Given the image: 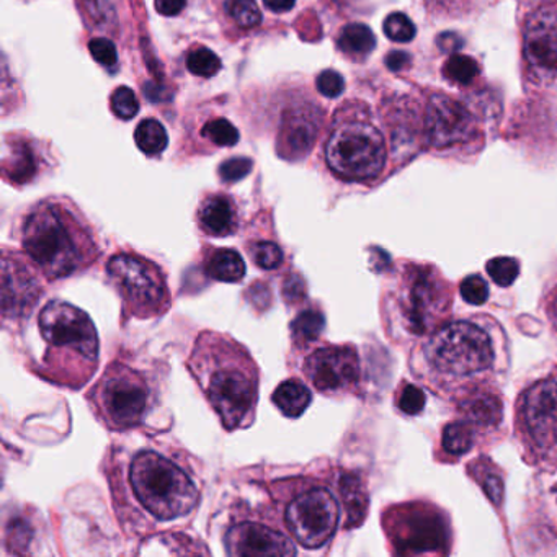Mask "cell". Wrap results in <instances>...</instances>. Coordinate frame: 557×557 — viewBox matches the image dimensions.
Returning <instances> with one entry per match:
<instances>
[{
    "instance_id": "46",
    "label": "cell",
    "mask_w": 557,
    "mask_h": 557,
    "mask_svg": "<svg viewBox=\"0 0 557 557\" xmlns=\"http://www.w3.org/2000/svg\"><path fill=\"white\" fill-rule=\"evenodd\" d=\"M438 44L443 50L449 51V53H453V51L458 50V48L461 47V40H459L455 34L442 35V37H440Z\"/></svg>"
},
{
    "instance_id": "10",
    "label": "cell",
    "mask_w": 557,
    "mask_h": 557,
    "mask_svg": "<svg viewBox=\"0 0 557 557\" xmlns=\"http://www.w3.org/2000/svg\"><path fill=\"white\" fill-rule=\"evenodd\" d=\"M125 308L135 318L149 319L164 314L171 305V293L164 273L156 263L135 253H119L107 265Z\"/></svg>"
},
{
    "instance_id": "38",
    "label": "cell",
    "mask_w": 557,
    "mask_h": 557,
    "mask_svg": "<svg viewBox=\"0 0 557 557\" xmlns=\"http://www.w3.org/2000/svg\"><path fill=\"white\" fill-rule=\"evenodd\" d=\"M253 262L263 270H275L282 265L283 252L275 243H259L252 249Z\"/></svg>"
},
{
    "instance_id": "25",
    "label": "cell",
    "mask_w": 557,
    "mask_h": 557,
    "mask_svg": "<svg viewBox=\"0 0 557 557\" xmlns=\"http://www.w3.org/2000/svg\"><path fill=\"white\" fill-rule=\"evenodd\" d=\"M475 436H478V433L469 423H466L462 419L455 420L443 429L442 451L448 455L449 458H459V456L471 451L475 443Z\"/></svg>"
},
{
    "instance_id": "28",
    "label": "cell",
    "mask_w": 557,
    "mask_h": 557,
    "mask_svg": "<svg viewBox=\"0 0 557 557\" xmlns=\"http://www.w3.org/2000/svg\"><path fill=\"white\" fill-rule=\"evenodd\" d=\"M315 132H318V128H315L311 119H299V116L295 119V116H292L286 122V133H288L286 143H288L293 152H306L315 139Z\"/></svg>"
},
{
    "instance_id": "29",
    "label": "cell",
    "mask_w": 557,
    "mask_h": 557,
    "mask_svg": "<svg viewBox=\"0 0 557 557\" xmlns=\"http://www.w3.org/2000/svg\"><path fill=\"white\" fill-rule=\"evenodd\" d=\"M226 12L231 21L244 30H250L262 24V12L256 0H226Z\"/></svg>"
},
{
    "instance_id": "37",
    "label": "cell",
    "mask_w": 557,
    "mask_h": 557,
    "mask_svg": "<svg viewBox=\"0 0 557 557\" xmlns=\"http://www.w3.org/2000/svg\"><path fill=\"white\" fill-rule=\"evenodd\" d=\"M462 299L472 306H482L488 299V286L479 275L466 276L459 286Z\"/></svg>"
},
{
    "instance_id": "9",
    "label": "cell",
    "mask_w": 557,
    "mask_h": 557,
    "mask_svg": "<svg viewBox=\"0 0 557 557\" xmlns=\"http://www.w3.org/2000/svg\"><path fill=\"white\" fill-rule=\"evenodd\" d=\"M384 533L394 554L423 556L449 553L451 527L440 508L423 502L396 505L384 513Z\"/></svg>"
},
{
    "instance_id": "47",
    "label": "cell",
    "mask_w": 557,
    "mask_h": 557,
    "mask_svg": "<svg viewBox=\"0 0 557 557\" xmlns=\"http://www.w3.org/2000/svg\"><path fill=\"white\" fill-rule=\"evenodd\" d=\"M553 511H550V527L554 533L557 534V487L553 488Z\"/></svg>"
},
{
    "instance_id": "2",
    "label": "cell",
    "mask_w": 557,
    "mask_h": 557,
    "mask_svg": "<svg viewBox=\"0 0 557 557\" xmlns=\"http://www.w3.org/2000/svg\"><path fill=\"white\" fill-rule=\"evenodd\" d=\"M188 364L227 430L252 423L259 399V370L244 347L223 335L205 332Z\"/></svg>"
},
{
    "instance_id": "41",
    "label": "cell",
    "mask_w": 557,
    "mask_h": 557,
    "mask_svg": "<svg viewBox=\"0 0 557 557\" xmlns=\"http://www.w3.org/2000/svg\"><path fill=\"white\" fill-rule=\"evenodd\" d=\"M315 86H318V90L322 96L327 97V99H335V97L344 92L345 81L337 71L327 70L319 74Z\"/></svg>"
},
{
    "instance_id": "17",
    "label": "cell",
    "mask_w": 557,
    "mask_h": 557,
    "mask_svg": "<svg viewBox=\"0 0 557 557\" xmlns=\"http://www.w3.org/2000/svg\"><path fill=\"white\" fill-rule=\"evenodd\" d=\"M41 295L34 273L21 260L5 256L2 263V309L5 318H24Z\"/></svg>"
},
{
    "instance_id": "42",
    "label": "cell",
    "mask_w": 557,
    "mask_h": 557,
    "mask_svg": "<svg viewBox=\"0 0 557 557\" xmlns=\"http://www.w3.org/2000/svg\"><path fill=\"white\" fill-rule=\"evenodd\" d=\"M14 158L17 161H12V181L14 182H25L30 181L32 175L35 174V161L34 156L30 154V151H21L15 152Z\"/></svg>"
},
{
    "instance_id": "3",
    "label": "cell",
    "mask_w": 557,
    "mask_h": 557,
    "mask_svg": "<svg viewBox=\"0 0 557 557\" xmlns=\"http://www.w3.org/2000/svg\"><path fill=\"white\" fill-rule=\"evenodd\" d=\"M22 244L28 257L51 280L73 275L92 262L97 253L89 227L76 211L58 201L41 203L28 214Z\"/></svg>"
},
{
    "instance_id": "13",
    "label": "cell",
    "mask_w": 557,
    "mask_h": 557,
    "mask_svg": "<svg viewBox=\"0 0 557 557\" xmlns=\"http://www.w3.org/2000/svg\"><path fill=\"white\" fill-rule=\"evenodd\" d=\"M523 57L533 79L540 83L557 79V0H547L528 15Z\"/></svg>"
},
{
    "instance_id": "23",
    "label": "cell",
    "mask_w": 557,
    "mask_h": 557,
    "mask_svg": "<svg viewBox=\"0 0 557 557\" xmlns=\"http://www.w3.org/2000/svg\"><path fill=\"white\" fill-rule=\"evenodd\" d=\"M311 391L298 380L283 381V383L276 387L275 393H273V403H275V406L278 407L286 417H292V419L302 416L306 409L311 406Z\"/></svg>"
},
{
    "instance_id": "48",
    "label": "cell",
    "mask_w": 557,
    "mask_h": 557,
    "mask_svg": "<svg viewBox=\"0 0 557 557\" xmlns=\"http://www.w3.org/2000/svg\"><path fill=\"white\" fill-rule=\"evenodd\" d=\"M554 309H557V305H554Z\"/></svg>"
},
{
    "instance_id": "40",
    "label": "cell",
    "mask_w": 557,
    "mask_h": 557,
    "mask_svg": "<svg viewBox=\"0 0 557 557\" xmlns=\"http://www.w3.org/2000/svg\"><path fill=\"white\" fill-rule=\"evenodd\" d=\"M252 161L249 158H233L223 162L220 168V177L224 182H239L252 171Z\"/></svg>"
},
{
    "instance_id": "19",
    "label": "cell",
    "mask_w": 557,
    "mask_h": 557,
    "mask_svg": "<svg viewBox=\"0 0 557 557\" xmlns=\"http://www.w3.org/2000/svg\"><path fill=\"white\" fill-rule=\"evenodd\" d=\"M201 230L214 237L231 236L237 230V213L226 195H211L198 211Z\"/></svg>"
},
{
    "instance_id": "26",
    "label": "cell",
    "mask_w": 557,
    "mask_h": 557,
    "mask_svg": "<svg viewBox=\"0 0 557 557\" xmlns=\"http://www.w3.org/2000/svg\"><path fill=\"white\" fill-rule=\"evenodd\" d=\"M135 141L139 151L148 156L161 154L169 145L168 132L161 122L154 119L139 123L135 132Z\"/></svg>"
},
{
    "instance_id": "24",
    "label": "cell",
    "mask_w": 557,
    "mask_h": 557,
    "mask_svg": "<svg viewBox=\"0 0 557 557\" xmlns=\"http://www.w3.org/2000/svg\"><path fill=\"white\" fill-rule=\"evenodd\" d=\"M468 471L474 478V481L481 485L488 500L494 502L495 507H500L505 488L500 469L494 462L488 461L487 458H479L469 465Z\"/></svg>"
},
{
    "instance_id": "34",
    "label": "cell",
    "mask_w": 557,
    "mask_h": 557,
    "mask_svg": "<svg viewBox=\"0 0 557 557\" xmlns=\"http://www.w3.org/2000/svg\"><path fill=\"white\" fill-rule=\"evenodd\" d=\"M384 34L396 44H409L416 37V25L403 12H393L384 21Z\"/></svg>"
},
{
    "instance_id": "32",
    "label": "cell",
    "mask_w": 557,
    "mask_h": 557,
    "mask_svg": "<svg viewBox=\"0 0 557 557\" xmlns=\"http://www.w3.org/2000/svg\"><path fill=\"white\" fill-rule=\"evenodd\" d=\"M485 270L495 285L507 288V286L513 285L515 280L520 275V263L511 257H495V259L488 260Z\"/></svg>"
},
{
    "instance_id": "4",
    "label": "cell",
    "mask_w": 557,
    "mask_h": 557,
    "mask_svg": "<svg viewBox=\"0 0 557 557\" xmlns=\"http://www.w3.org/2000/svg\"><path fill=\"white\" fill-rule=\"evenodd\" d=\"M383 133L360 110H344L335 116L325 143L329 169L345 182L376 181L386 168Z\"/></svg>"
},
{
    "instance_id": "14",
    "label": "cell",
    "mask_w": 557,
    "mask_h": 557,
    "mask_svg": "<svg viewBox=\"0 0 557 557\" xmlns=\"http://www.w3.org/2000/svg\"><path fill=\"white\" fill-rule=\"evenodd\" d=\"M305 373L321 393H344L360 383V358L354 347H322L309 355Z\"/></svg>"
},
{
    "instance_id": "43",
    "label": "cell",
    "mask_w": 557,
    "mask_h": 557,
    "mask_svg": "<svg viewBox=\"0 0 557 557\" xmlns=\"http://www.w3.org/2000/svg\"><path fill=\"white\" fill-rule=\"evenodd\" d=\"M187 4V0H154V8L164 17H175L181 14Z\"/></svg>"
},
{
    "instance_id": "5",
    "label": "cell",
    "mask_w": 557,
    "mask_h": 557,
    "mask_svg": "<svg viewBox=\"0 0 557 557\" xmlns=\"http://www.w3.org/2000/svg\"><path fill=\"white\" fill-rule=\"evenodd\" d=\"M38 322L48 344L45 360L67 363L74 386L86 383L99 361V337L92 319L70 302L51 301L40 312Z\"/></svg>"
},
{
    "instance_id": "12",
    "label": "cell",
    "mask_w": 557,
    "mask_h": 557,
    "mask_svg": "<svg viewBox=\"0 0 557 557\" xmlns=\"http://www.w3.org/2000/svg\"><path fill=\"white\" fill-rule=\"evenodd\" d=\"M341 518L337 498L329 488L301 492L286 508V524L296 541L308 549L324 546L334 536Z\"/></svg>"
},
{
    "instance_id": "39",
    "label": "cell",
    "mask_w": 557,
    "mask_h": 557,
    "mask_svg": "<svg viewBox=\"0 0 557 557\" xmlns=\"http://www.w3.org/2000/svg\"><path fill=\"white\" fill-rule=\"evenodd\" d=\"M89 51L97 63L106 67H115L119 63V53L115 45L107 38H94L89 44Z\"/></svg>"
},
{
    "instance_id": "8",
    "label": "cell",
    "mask_w": 557,
    "mask_h": 557,
    "mask_svg": "<svg viewBox=\"0 0 557 557\" xmlns=\"http://www.w3.org/2000/svg\"><path fill=\"white\" fill-rule=\"evenodd\" d=\"M518 438L531 465L557 468V376L536 381L517 403Z\"/></svg>"
},
{
    "instance_id": "27",
    "label": "cell",
    "mask_w": 557,
    "mask_h": 557,
    "mask_svg": "<svg viewBox=\"0 0 557 557\" xmlns=\"http://www.w3.org/2000/svg\"><path fill=\"white\" fill-rule=\"evenodd\" d=\"M443 76L456 86H469L479 76V64L466 54H453L443 66Z\"/></svg>"
},
{
    "instance_id": "7",
    "label": "cell",
    "mask_w": 557,
    "mask_h": 557,
    "mask_svg": "<svg viewBox=\"0 0 557 557\" xmlns=\"http://www.w3.org/2000/svg\"><path fill=\"white\" fill-rule=\"evenodd\" d=\"M394 296L399 327L410 337L430 335L442 325L453 302V292L442 273L430 265H407Z\"/></svg>"
},
{
    "instance_id": "21",
    "label": "cell",
    "mask_w": 557,
    "mask_h": 557,
    "mask_svg": "<svg viewBox=\"0 0 557 557\" xmlns=\"http://www.w3.org/2000/svg\"><path fill=\"white\" fill-rule=\"evenodd\" d=\"M338 50L354 61H363L376 48V37L368 25H347L338 35Z\"/></svg>"
},
{
    "instance_id": "20",
    "label": "cell",
    "mask_w": 557,
    "mask_h": 557,
    "mask_svg": "<svg viewBox=\"0 0 557 557\" xmlns=\"http://www.w3.org/2000/svg\"><path fill=\"white\" fill-rule=\"evenodd\" d=\"M338 491L347 515L345 527H358L363 523L368 511V492L363 481L357 474H344L338 481Z\"/></svg>"
},
{
    "instance_id": "11",
    "label": "cell",
    "mask_w": 557,
    "mask_h": 557,
    "mask_svg": "<svg viewBox=\"0 0 557 557\" xmlns=\"http://www.w3.org/2000/svg\"><path fill=\"white\" fill-rule=\"evenodd\" d=\"M92 399L110 429H132L145 417L149 389L141 374L126 364L112 363L94 387Z\"/></svg>"
},
{
    "instance_id": "44",
    "label": "cell",
    "mask_w": 557,
    "mask_h": 557,
    "mask_svg": "<svg viewBox=\"0 0 557 557\" xmlns=\"http://www.w3.org/2000/svg\"><path fill=\"white\" fill-rule=\"evenodd\" d=\"M409 63L410 58L407 57L406 53H403V51H393V53L386 58V64L391 71L404 70V67L409 66Z\"/></svg>"
},
{
    "instance_id": "6",
    "label": "cell",
    "mask_w": 557,
    "mask_h": 557,
    "mask_svg": "<svg viewBox=\"0 0 557 557\" xmlns=\"http://www.w3.org/2000/svg\"><path fill=\"white\" fill-rule=\"evenodd\" d=\"M133 491L159 520L187 517L198 504V488L184 469L156 451L135 456L129 469Z\"/></svg>"
},
{
    "instance_id": "31",
    "label": "cell",
    "mask_w": 557,
    "mask_h": 557,
    "mask_svg": "<svg viewBox=\"0 0 557 557\" xmlns=\"http://www.w3.org/2000/svg\"><path fill=\"white\" fill-rule=\"evenodd\" d=\"M187 67L194 76L208 79V77L216 76L223 64H221V60L214 51L198 47L188 53Z\"/></svg>"
},
{
    "instance_id": "22",
    "label": "cell",
    "mask_w": 557,
    "mask_h": 557,
    "mask_svg": "<svg viewBox=\"0 0 557 557\" xmlns=\"http://www.w3.org/2000/svg\"><path fill=\"white\" fill-rule=\"evenodd\" d=\"M205 270L211 278L224 283H237L246 276L243 257L231 249L213 250L205 263Z\"/></svg>"
},
{
    "instance_id": "36",
    "label": "cell",
    "mask_w": 557,
    "mask_h": 557,
    "mask_svg": "<svg viewBox=\"0 0 557 557\" xmlns=\"http://www.w3.org/2000/svg\"><path fill=\"white\" fill-rule=\"evenodd\" d=\"M425 393L413 384H404L397 394V409L406 416H419L425 407Z\"/></svg>"
},
{
    "instance_id": "15",
    "label": "cell",
    "mask_w": 557,
    "mask_h": 557,
    "mask_svg": "<svg viewBox=\"0 0 557 557\" xmlns=\"http://www.w3.org/2000/svg\"><path fill=\"white\" fill-rule=\"evenodd\" d=\"M475 120L468 107L443 92L429 97L425 109V133L430 145L449 148L462 145L474 135Z\"/></svg>"
},
{
    "instance_id": "1",
    "label": "cell",
    "mask_w": 557,
    "mask_h": 557,
    "mask_svg": "<svg viewBox=\"0 0 557 557\" xmlns=\"http://www.w3.org/2000/svg\"><path fill=\"white\" fill-rule=\"evenodd\" d=\"M491 322L466 319L440 325L426 335L413 360L416 376L435 391L475 386L482 376L500 368L504 360L500 337L492 334Z\"/></svg>"
},
{
    "instance_id": "33",
    "label": "cell",
    "mask_w": 557,
    "mask_h": 557,
    "mask_svg": "<svg viewBox=\"0 0 557 557\" xmlns=\"http://www.w3.org/2000/svg\"><path fill=\"white\" fill-rule=\"evenodd\" d=\"M203 135L213 145L220 146V148H233L239 141V132L226 119H216L213 122L207 123L203 128Z\"/></svg>"
},
{
    "instance_id": "16",
    "label": "cell",
    "mask_w": 557,
    "mask_h": 557,
    "mask_svg": "<svg viewBox=\"0 0 557 557\" xmlns=\"http://www.w3.org/2000/svg\"><path fill=\"white\" fill-rule=\"evenodd\" d=\"M226 549L231 556H295L298 553L285 534L252 521L231 528Z\"/></svg>"
},
{
    "instance_id": "30",
    "label": "cell",
    "mask_w": 557,
    "mask_h": 557,
    "mask_svg": "<svg viewBox=\"0 0 557 557\" xmlns=\"http://www.w3.org/2000/svg\"><path fill=\"white\" fill-rule=\"evenodd\" d=\"M324 327L325 319L322 312L308 309V311H302L301 314L293 321V337H295L296 342L306 344V342L315 341V338L322 334Z\"/></svg>"
},
{
    "instance_id": "45",
    "label": "cell",
    "mask_w": 557,
    "mask_h": 557,
    "mask_svg": "<svg viewBox=\"0 0 557 557\" xmlns=\"http://www.w3.org/2000/svg\"><path fill=\"white\" fill-rule=\"evenodd\" d=\"M263 4L275 14H285L295 8L296 0H263Z\"/></svg>"
},
{
    "instance_id": "18",
    "label": "cell",
    "mask_w": 557,
    "mask_h": 557,
    "mask_svg": "<svg viewBox=\"0 0 557 557\" xmlns=\"http://www.w3.org/2000/svg\"><path fill=\"white\" fill-rule=\"evenodd\" d=\"M458 412L478 435H491L504 419V400L494 387L475 384L459 397Z\"/></svg>"
},
{
    "instance_id": "35",
    "label": "cell",
    "mask_w": 557,
    "mask_h": 557,
    "mask_svg": "<svg viewBox=\"0 0 557 557\" xmlns=\"http://www.w3.org/2000/svg\"><path fill=\"white\" fill-rule=\"evenodd\" d=\"M113 113L119 116L120 120H132L138 115L139 112V102L136 94L133 92L129 87H119V89L113 92L112 100Z\"/></svg>"
}]
</instances>
